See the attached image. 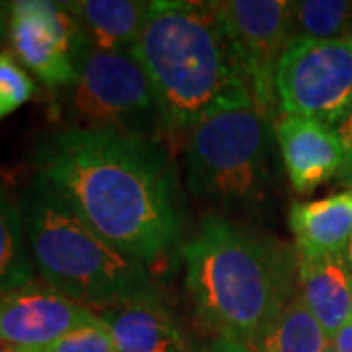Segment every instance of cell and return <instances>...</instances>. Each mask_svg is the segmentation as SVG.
Here are the masks:
<instances>
[{
  "label": "cell",
  "instance_id": "obj_1",
  "mask_svg": "<svg viewBox=\"0 0 352 352\" xmlns=\"http://www.w3.org/2000/svg\"><path fill=\"white\" fill-rule=\"evenodd\" d=\"M34 170L90 229L143 264L182 231L176 173L151 135L65 127L34 149Z\"/></svg>",
  "mask_w": 352,
  "mask_h": 352
},
{
  "label": "cell",
  "instance_id": "obj_2",
  "mask_svg": "<svg viewBox=\"0 0 352 352\" xmlns=\"http://www.w3.org/2000/svg\"><path fill=\"white\" fill-rule=\"evenodd\" d=\"M131 53L170 131H190L217 108L252 98L229 47L219 2H151Z\"/></svg>",
  "mask_w": 352,
  "mask_h": 352
},
{
  "label": "cell",
  "instance_id": "obj_3",
  "mask_svg": "<svg viewBox=\"0 0 352 352\" xmlns=\"http://www.w3.org/2000/svg\"><path fill=\"white\" fill-rule=\"evenodd\" d=\"M182 256L194 307L219 337L252 344L298 292L286 247L219 215L201 219Z\"/></svg>",
  "mask_w": 352,
  "mask_h": 352
},
{
  "label": "cell",
  "instance_id": "obj_4",
  "mask_svg": "<svg viewBox=\"0 0 352 352\" xmlns=\"http://www.w3.org/2000/svg\"><path fill=\"white\" fill-rule=\"evenodd\" d=\"M20 206L34 268L53 289L96 311L155 289L147 264L102 239L41 178H32Z\"/></svg>",
  "mask_w": 352,
  "mask_h": 352
},
{
  "label": "cell",
  "instance_id": "obj_5",
  "mask_svg": "<svg viewBox=\"0 0 352 352\" xmlns=\"http://www.w3.org/2000/svg\"><path fill=\"white\" fill-rule=\"evenodd\" d=\"M272 116L252 98L217 108L190 129L188 188L221 206H256L270 182Z\"/></svg>",
  "mask_w": 352,
  "mask_h": 352
},
{
  "label": "cell",
  "instance_id": "obj_6",
  "mask_svg": "<svg viewBox=\"0 0 352 352\" xmlns=\"http://www.w3.org/2000/svg\"><path fill=\"white\" fill-rule=\"evenodd\" d=\"M65 120L75 129L149 135L161 113L151 80L131 51H90L69 90Z\"/></svg>",
  "mask_w": 352,
  "mask_h": 352
},
{
  "label": "cell",
  "instance_id": "obj_7",
  "mask_svg": "<svg viewBox=\"0 0 352 352\" xmlns=\"http://www.w3.org/2000/svg\"><path fill=\"white\" fill-rule=\"evenodd\" d=\"M278 113L333 126L352 108V36L294 39L274 73Z\"/></svg>",
  "mask_w": 352,
  "mask_h": 352
},
{
  "label": "cell",
  "instance_id": "obj_8",
  "mask_svg": "<svg viewBox=\"0 0 352 352\" xmlns=\"http://www.w3.org/2000/svg\"><path fill=\"white\" fill-rule=\"evenodd\" d=\"M219 16L235 65L256 106L276 118L274 73L294 41L292 2L229 0L219 2Z\"/></svg>",
  "mask_w": 352,
  "mask_h": 352
},
{
  "label": "cell",
  "instance_id": "obj_9",
  "mask_svg": "<svg viewBox=\"0 0 352 352\" xmlns=\"http://www.w3.org/2000/svg\"><path fill=\"white\" fill-rule=\"evenodd\" d=\"M10 6V34L16 57L50 88H71L92 51L75 14L65 2L16 0Z\"/></svg>",
  "mask_w": 352,
  "mask_h": 352
},
{
  "label": "cell",
  "instance_id": "obj_10",
  "mask_svg": "<svg viewBox=\"0 0 352 352\" xmlns=\"http://www.w3.org/2000/svg\"><path fill=\"white\" fill-rule=\"evenodd\" d=\"M94 321H98L96 311L45 282H30L24 288L0 294V342L24 351H43Z\"/></svg>",
  "mask_w": 352,
  "mask_h": 352
},
{
  "label": "cell",
  "instance_id": "obj_11",
  "mask_svg": "<svg viewBox=\"0 0 352 352\" xmlns=\"http://www.w3.org/2000/svg\"><path fill=\"white\" fill-rule=\"evenodd\" d=\"M274 133L289 184L300 196H307L331 178L340 176L344 149L333 126L278 113Z\"/></svg>",
  "mask_w": 352,
  "mask_h": 352
},
{
  "label": "cell",
  "instance_id": "obj_12",
  "mask_svg": "<svg viewBox=\"0 0 352 352\" xmlns=\"http://www.w3.org/2000/svg\"><path fill=\"white\" fill-rule=\"evenodd\" d=\"M118 352H190L188 342L157 292L96 311Z\"/></svg>",
  "mask_w": 352,
  "mask_h": 352
},
{
  "label": "cell",
  "instance_id": "obj_13",
  "mask_svg": "<svg viewBox=\"0 0 352 352\" xmlns=\"http://www.w3.org/2000/svg\"><path fill=\"white\" fill-rule=\"evenodd\" d=\"M298 289L329 339L352 321V266L342 252L300 256Z\"/></svg>",
  "mask_w": 352,
  "mask_h": 352
},
{
  "label": "cell",
  "instance_id": "obj_14",
  "mask_svg": "<svg viewBox=\"0 0 352 352\" xmlns=\"http://www.w3.org/2000/svg\"><path fill=\"white\" fill-rule=\"evenodd\" d=\"M289 229L300 256H325L344 251L352 237V188L323 200L294 201Z\"/></svg>",
  "mask_w": 352,
  "mask_h": 352
},
{
  "label": "cell",
  "instance_id": "obj_15",
  "mask_svg": "<svg viewBox=\"0 0 352 352\" xmlns=\"http://www.w3.org/2000/svg\"><path fill=\"white\" fill-rule=\"evenodd\" d=\"M80 22L92 51H133L151 10L141 0L65 2Z\"/></svg>",
  "mask_w": 352,
  "mask_h": 352
},
{
  "label": "cell",
  "instance_id": "obj_16",
  "mask_svg": "<svg viewBox=\"0 0 352 352\" xmlns=\"http://www.w3.org/2000/svg\"><path fill=\"white\" fill-rule=\"evenodd\" d=\"M327 346V333L307 309L300 292L289 298L251 344L254 352H325Z\"/></svg>",
  "mask_w": 352,
  "mask_h": 352
},
{
  "label": "cell",
  "instance_id": "obj_17",
  "mask_svg": "<svg viewBox=\"0 0 352 352\" xmlns=\"http://www.w3.org/2000/svg\"><path fill=\"white\" fill-rule=\"evenodd\" d=\"M34 282V263L25 239L20 200L0 180V294Z\"/></svg>",
  "mask_w": 352,
  "mask_h": 352
},
{
  "label": "cell",
  "instance_id": "obj_18",
  "mask_svg": "<svg viewBox=\"0 0 352 352\" xmlns=\"http://www.w3.org/2000/svg\"><path fill=\"white\" fill-rule=\"evenodd\" d=\"M294 39H339L352 36V4L344 0L292 2Z\"/></svg>",
  "mask_w": 352,
  "mask_h": 352
},
{
  "label": "cell",
  "instance_id": "obj_19",
  "mask_svg": "<svg viewBox=\"0 0 352 352\" xmlns=\"http://www.w3.org/2000/svg\"><path fill=\"white\" fill-rule=\"evenodd\" d=\"M36 94V82L10 51L0 53V120L20 110Z\"/></svg>",
  "mask_w": 352,
  "mask_h": 352
},
{
  "label": "cell",
  "instance_id": "obj_20",
  "mask_svg": "<svg viewBox=\"0 0 352 352\" xmlns=\"http://www.w3.org/2000/svg\"><path fill=\"white\" fill-rule=\"evenodd\" d=\"M36 352H118V346L108 327L98 317V321L75 329L47 349Z\"/></svg>",
  "mask_w": 352,
  "mask_h": 352
},
{
  "label": "cell",
  "instance_id": "obj_21",
  "mask_svg": "<svg viewBox=\"0 0 352 352\" xmlns=\"http://www.w3.org/2000/svg\"><path fill=\"white\" fill-rule=\"evenodd\" d=\"M333 129L339 135L344 149V166L339 178L344 184H349V188H352V108L333 124Z\"/></svg>",
  "mask_w": 352,
  "mask_h": 352
},
{
  "label": "cell",
  "instance_id": "obj_22",
  "mask_svg": "<svg viewBox=\"0 0 352 352\" xmlns=\"http://www.w3.org/2000/svg\"><path fill=\"white\" fill-rule=\"evenodd\" d=\"M198 352H254L249 342L239 339H231V337H217L212 342H208L204 349Z\"/></svg>",
  "mask_w": 352,
  "mask_h": 352
},
{
  "label": "cell",
  "instance_id": "obj_23",
  "mask_svg": "<svg viewBox=\"0 0 352 352\" xmlns=\"http://www.w3.org/2000/svg\"><path fill=\"white\" fill-rule=\"evenodd\" d=\"M331 340H333V346L337 352H352V321L340 329Z\"/></svg>",
  "mask_w": 352,
  "mask_h": 352
},
{
  "label": "cell",
  "instance_id": "obj_24",
  "mask_svg": "<svg viewBox=\"0 0 352 352\" xmlns=\"http://www.w3.org/2000/svg\"><path fill=\"white\" fill-rule=\"evenodd\" d=\"M10 34V6L8 4H0V53L2 45Z\"/></svg>",
  "mask_w": 352,
  "mask_h": 352
},
{
  "label": "cell",
  "instance_id": "obj_25",
  "mask_svg": "<svg viewBox=\"0 0 352 352\" xmlns=\"http://www.w3.org/2000/svg\"><path fill=\"white\" fill-rule=\"evenodd\" d=\"M0 352H34V351H24V349H18V346H12V344L0 342Z\"/></svg>",
  "mask_w": 352,
  "mask_h": 352
},
{
  "label": "cell",
  "instance_id": "obj_26",
  "mask_svg": "<svg viewBox=\"0 0 352 352\" xmlns=\"http://www.w3.org/2000/svg\"><path fill=\"white\" fill-rule=\"evenodd\" d=\"M342 254H344V258H346V261H349V264L352 266V237H351V241H349V245L344 247Z\"/></svg>",
  "mask_w": 352,
  "mask_h": 352
},
{
  "label": "cell",
  "instance_id": "obj_27",
  "mask_svg": "<svg viewBox=\"0 0 352 352\" xmlns=\"http://www.w3.org/2000/svg\"><path fill=\"white\" fill-rule=\"evenodd\" d=\"M325 352H337V351H335V346H333V344H329L327 349H325Z\"/></svg>",
  "mask_w": 352,
  "mask_h": 352
}]
</instances>
